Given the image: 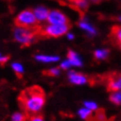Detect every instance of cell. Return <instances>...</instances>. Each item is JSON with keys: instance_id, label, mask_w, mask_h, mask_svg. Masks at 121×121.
I'll list each match as a JSON object with an SVG mask.
<instances>
[{"instance_id": "obj_23", "label": "cell", "mask_w": 121, "mask_h": 121, "mask_svg": "<svg viewBox=\"0 0 121 121\" xmlns=\"http://www.w3.org/2000/svg\"><path fill=\"white\" fill-rule=\"evenodd\" d=\"M70 66H71V64H70V62L69 61V60H64L63 62L60 64V68H61V69H69Z\"/></svg>"}, {"instance_id": "obj_11", "label": "cell", "mask_w": 121, "mask_h": 121, "mask_svg": "<svg viewBox=\"0 0 121 121\" xmlns=\"http://www.w3.org/2000/svg\"><path fill=\"white\" fill-rule=\"evenodd\" d=\"M78 114L81 118L85 119V120L93 121L94 115L92 114V111L89 110L88 108H82V109L79 110Z\"/></svg>"}, {"instance_id": "obj_12", "label": "cell", "mask_w": 121, "mask_h": 121, "mask_svg": "<svg viewBox=\"0 0 121 121\" xmlns=\"http://www.w3.org/2000/svg\"><path fill=\"white\" fill-rule=\"evenodd\" d=\"M110 101L117 105H121V91H116L111 94L110 96Z\"/></svg>"}, {"instance_id": "obj_19", "label": "cell", "mask_w": 121, "mask_h": 121, "mask_svg": "<svg viewBox=\"0 0 121 121\" xmlns=\"http://www.w3.org/2000/svg\"><path fill=\"white\" fill-rule=\"evenodd\" d=\"M93 121H106V117L104 111L100 110L97 112V113L93 117Z\"/></svg>"}, {"instance_id": "obj_24", "label": "cell", "mask_w": 121, "mask_h": 121, "mask_svg": "<svg viewBox=\"0 0 121 121\" xmlns=\"http://www.w3.org/2000/svg\"><path fill=\"white\" fill-rule=\"evenodd\" d=\"M8 60H9V56H1V58H0V63L4 64Z\"/></svg>"}, {"instance_id": "obj_14", "label": "cell", "mask_w": 121, "mask_h": 121, "mask_svg": "<svg viewBox=\"0 0 121 121\" xmlns=\"http://www.w3.org/2000/svg\"><path fill=\"white\" fill-rule=\"evenodd\" d=\"M109 55V51L106 49H98L94 53V56L97 60H104Z\"/></svg>"}, {"instance_id": "obj_28", "label": "cell", "mask_w": 121, "mask_h": 121, "mask_svg": "<svg viewBox=\"0 0 121 121\" xmlns=\"http://www.w3.org/2000/svg\"><path fill=\"white\" fill-rule=\"evenodd\" d=\"M1 56H2V55H0V58H1Z\"/></svg>"}, {"instance_id": "obj_2", "label": "cell", "mask_w": 121, "mask_h": 121, "mask_svg": "<svg viewBox=\"0 0 121 121\" xmlns=\"http://www.w3.org/2000/svg\"><path fill=\"white\" fill-rule=\"evenodd\" d=\"M39 29L35 28L17 27L14 31V39L21 45L29 46L34 41V39L39 35Z\"/></svg>"}, {"instance_id": "obj_9", "label": "cell", "mask_w": 121, "mask_h": 121, "mask_svg": "<svg viewBox=\"0 0 121 121\" xmlns=\"http://www.w3.org/2000/svg\"><path fill=\"white\" fill-rule=\"evenodd\" d=\"M111 35H112L113 40H114L118 45L121 44V26H112V31H111Z\"/></svg>"}, {"instance_id": "obj_21", "label": "cell", "mask_w": 121, "mask_h": 121, "mask_svg": "<svg viewBox=\"0 0 121 121\" xmlns=\"http://www.w3.org/2000/svg\"><path fill=\"white\" fill-rule=\"evenodd\" d=\"M84 105L86 108H88L91 111H95V110L97 109V105L95 103H93V102H85Z\"/></svg>"}, {"instance_id": "obj_27", "label": "cell", "mask_w": 121, "mask_h": 121, "mask_svg": "<svg viewBox=\"0 0 121 121\" xmlns=\"http://www.w3.org/2000/svg\"><path fill=\"white\" fill-rule=\"evenodd\" d=\"M119 20H120V21H121V17H120V18H119Z\"/></svg>"}, {"instance_id": "obj_5", "label": "cell", "mask_w": 121, "mask_h": 121, "mask_svg": "<svg viewBox=\"0 0 121 121\" xmlns=\"http://www.w3.org/2000/svg\"><path fill=\"white\" fill-rule=\"evenodd\" d=\"M107 90L111 92L121 91V73H112L106 79Z\"/></svg>"}, {"instance_id": "obj_16", "label": "cell", "mask_w": 121, "mask_h": 121, "mask_svg": "<svg viewBox=\"0 0 121 121\" xmlns=\"http://www.w3.org/2000/svg\"><path fill=\"white\" fill-rule=\"evenodd\" d=\"M27 119V115L25 112H15L12 117V121H26Z\"/></svg>"}, {"instance_id": "obj_15", "label": "cell", "mask_w": 121, "mask_h": 121, "mask_svg": "<svg viewBox=\"0 0 121 121\" xmlns=\"http://www.w3.org/2000/svg\"><path fill=\"white\" fill-rule=\"evenodd\" d=\"M70 3H72L73 4L79 8V9H82V10H86L88 8V2L86 0H69Z\"/></svg>"}, {"instance_id": "obj_17", "label": "cell", "mask_w": 121, "mask_h": 121, "mask_svg": "<svg viewBox=\"0 0 121 121\" xmlns=\"http://www.w3.org/2000/svg\"><path fill=\"white\" fill-rule=\"evenodd\" d=\"M79 26H80L83 30L87 31V32H89V33H91V34H96V31H95V29H94L91 25L89 24V23H87L86 21H81L80 23H79Z\"/></svg>"}, {"instance_id": "obj_22", "label": "cell", "mask_w": 121, "mask_h": 121, "mask_svg": "<svg viewBox=\"0 0 121 121\" xmlns=\"http://www.w3.org/2000/svg\"><path fill=\"white\" fill-rule=\"evenodd\" d=\"M29 121H44V118L39 115H34L33 117H31Z\"/></svg>"}, {"instance_id": "obj_18", "label": "cell", "mask_w": 121, "mask_h": 121, "mask_svg": "<svg viewBox=\"0 0 121 121\" xmlns=\"http://www.w3.org/2000/svg\"><path fill=\"white\" fill-rule=\"evenodd\" d=\"M12 69L15 71V73L18 75V77L22 76L23 73H24V69L20 63H18V62H15V63L12 64Z\"/></svg>"}, {"instance_id": "obj_1", "label": "cell", "mask_w": 121, "mask_h": 121, "mask_svg": "<svg viewBox=\"0 0 121 121\" xmlns=\"http://www.w3.org/2000/svg\"><path fill=\"white\" fill-rule=\"evenodd\" d=\"M18 101L26 114H35L42 109L45 104V92L39 86H32L22 91Z\"/></svg>"}, {"instance_id": "obj_26", "label": "cell", "mask_w": 121, "mask_h": 121, "mask_svg": "<svg viewBox=\"0 0 121 121\" xmlns=\"http://www.w3.org/2000/svg\"><path fill=\"white\" fill-rule=\"evenodd\" d=\"M69 39H73V35H72V34H69Z\"/></svg>"}, {"instance_id": "obj_4", "label": "cell", "mask_w": 121, "mask_h": 121, "mask_svg": "<svg viewBox=\"0 0 121 121\" xmlns=\"http://www.w3.org/2000/svg\"><path fill=\"white\" fill-rule=\"evenodd\" d=\"M69 26L67 25H52L47 26L44 28L39 29V35L46 37H59L63 35L69 31Z\"/></svg>"}, {"instance_id": "obj_7", "label": "cell", "mask_w": 121, "mask_h": 121, "mask_svg": "<svg viewBox=\"0 0 121 121\" xmlns=\"http://www.w3.org/2000/svg\"><path fill=\"white\" fill-rule=\"evenodd\" d=\"M69 79L72 83L77 85L84 84L88 82V78L84 75H82L81 73L75 72V71H72L69 74Z\"/></svg>"}, {"instance_id": "obj_20", "label": "cell", "mask_w": 121, "mask_h": 121, "mask_svg": "<svg viewBox=\"0 0 121 121\" xmlns=\"http://www.w3.org/2000/svg\"><path fill=\"white\" fill-rule=\"evenodd\" d=\"M43 74L48 76H56L60 74V69H57V68H53V69H48V70L44 71Z\"/></svg>"}, {"instance_id": "obj_6", "label": "cell", "mask_w": 121, "mask_h": 121, "mask_svg": "<svg viewBox=\"0 0 121 121\" xmlns=\"http://www.w3.org/2000/svg\"><path fill=\"white\" fill-rule=\"evenodd\" d=\"M49 24L52 25H67L69 24V19L60 11H52L49 12L48 19Z\"/></svg>"}, {"instance_id": "obj_25", "label": "cell", "mask_w": 121, "mask_h": 121, "mask_svg": "<svg viewBox=\"0 0 121 121\" xmlns=\"http://www.w3.org/2000/svg\"><path fill=\"white\" fill-rule=\"evenodd\" d=\"M91 1H93L95 3H99L100 1H102V0H91Z\"/></svg>"}, {"instance_id": "obj_10", "label": "cell", "mask_w": 121, "mask_h": 121, "mask_svg": "<svg viewBox=\"0 0 121 121\" xmlns=\"http://www.w3.org/2000/svg\"><path fill=\"white\" fill-rule=\"evenodd\" d=\"M68 60L70 62L71 65L73 66H81L82 65V61L80 60V58L78 57V55H76L75 52H73L70 50L69 53H68Z\"/></svg>"}, {"instance_id": "obj_8", "label": "cell", "mask_w": 121, "mask_h": 121, "mask_svg": "<svg viewBox=\"0 0 121 121\" xmlns=\"http://www.w3.org/2000/svg\"><path fill=\"white\" fill-rule=\"evenodd\" d=\"M33 13L36 17L38 21H44L48 19V17L49 15V12L45 7H38L33 11Z\"/></svg>"}, {"instance_id": "obj_13", "label": "cell", "mask_w": 121, "mask_h": 121, "mask_svg": "<svg viewBox=\"0 0 121 121\" xmlns=\"http://www.w3.org/2000/svg\"><path fill=\"white\" fill-rule=\"evenodd\" d=\"M36 60L43 62H53L59 60L57 56H48V55H36Z\"/></svg>"}, {"instance_id": "obj_3", "label": "cell", "mask_w": 121, "mask_h": 121, "mask_svg": "<svg viewBox=\"0 0 121 121\" xmlns=\"http://www.w3.org/2000/svg\"><path fill=\"white\" fill-rule=\"evenodd\" d=\"M37 18L33 11L26 10L20 12L15 18V25L18 27L34 28L37 24Z\"/></svg>"}]
</instances>
